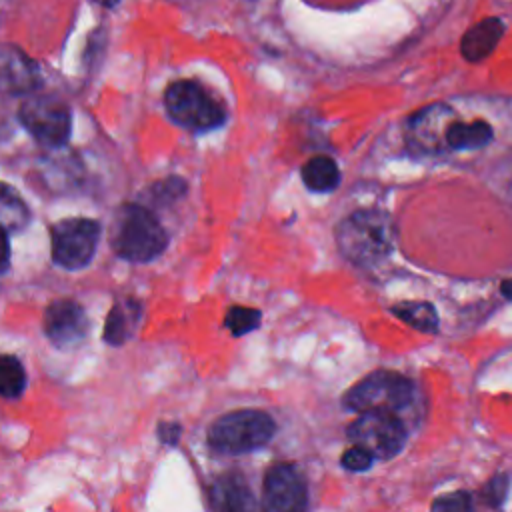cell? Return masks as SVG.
I'll return each mask as SVG.
<instances>
[{"instance_id":"obj_12","label":"cell","mask_w":512,"mask_h":512,"mask_svg":"<svg viewBox=\"0 0 512 512\" xmlns=\"http://www.w3.org/2000/svg\"><path fill=\"white\" fill-rule=\"evenodd\" d=\"M210 504L214 512H256V500L250 486L238 472L222 474L210 488Z\"/></svg>"},{"instance_id":"obj_28","label":"cell","mask_w":512,"mask_h":512,"mask_svg":"<svg viewBox=\"0 0 512 512\" xmlns=\"http://www.w3.org/2000/svg\"><path fill=\"white\" fill-rule=\"evenodd\" d=\"M96 4H100V6H106V8H112V6H116L120 0H94Z\"/></svg>"},{"instance_id":"obj_8","label":"cell","mask_w":512,"mask_h":512,"mask_svg":"<svg viewBox=\"0 0 512 512\" xmlns=\"http://www.w3.org/2000/svg\"><path fill=\"white\" fill-rule=\"evenodd\" d=\"M100 226L90 218H66L52 226V258L68 270L84 268L96 250Z\"/></svg>"},{"instance_id":"obj_25","label":"cell","mask_w":512,"mask_h":512,"mask_svg":"<svg viewBox=\"0 0 512 512\" xmlns=\"http://www.w3.org/2000/svg\"><path fill=\"white\" fill-rule=\"evenodd\" d=\"M10 266V244H8V230L0 226V274H4Z\"/></svg>"},{"instance_id":"obj_14","label":"cell","mask_w":512,"mask_h":512,"mask_svg":"<svg viewBox=\"0 0 512 512\" xmlns=\"http://www.w3.org/2000/svg\"><path fill=\"white\" fill-rule=\"evenodd\" d=\"M492 128L484 120L474 122H452L446 130V146L452 150H472L486 146L492 140Z\"/></svg>"},{"instance_id":"obj_9","label":"cell","mask_w":512,"mask_h":512,"mask_svg":"<svg viewBox=\"0 0 512 512\" xmlns=\"http://www.w3.org/2000/svg\"><path fill=\"white\" fill-rule=\"evenodd\" d=\"M308 502L306 480L290 462L274 464L262 488V512H304Z\"/></svg>"},{"instance_id":"obj_22","label":"cell","mask_w":512,"mask_h":512,"mask_svg":"<svg viewBox=\"0 0 512 512\" xmlns=\"http://www.w3.org/2000/svg\"><path fill=\"white\" fill-rule=\"evenodd\" d=\"M430 512H472V498L464 490L448 492L432 502Z\"/></svg>"},{"instance_id":"obj_4","label":"cell","mask_w":512,"mask_h":512,"mask_svg":"<svg viewBox=\"0 0 512 512\" xmlns=\"http://www.w3.org/2000/svg\"><path fill=\"white\" fill-rule=\"evenodd\" d=\"M276 432L274 420L262 410H236L220 416L208 430L214 450L226 454L250 452L264 446Z\"/></svg>"},{"instance_id":"obj_7","label":"cell","mask_w":512,"mask_h":512,"mask_svg":"<svg viewBox=\"0 0 512 512\" xmlns=\"http://www.w3.org/2000/svg\"><path fill=\"white\" fill-rule=\"evenodd\" d=\"M348 438L364 446L374 458L388 460L396 456L406 440V430L396 412L386 410H372L362 412L350 426Z\"/></svg>"},{"instance_id":"obj_23","label":"cell","mask_w":512,"mask_h":512,"mask_svg":"<svg viewBox=\"0 0 512 512\" xmlns=\"http://www.w3.org/2000/svg\"><path fill=\"white\" fill-rule=\"evenodd\" d=\"M372 460L374 456L364 448V446H358L354 444L352 448H348L344 454H342V466L350 472H362L366 468L372 466Z\"/></svg>"},{"instance_id":"obj_3","label":"cell","mask_w":512,"mask_h":512,"mask_svg":"<svg viewBox=\"0 0 512 512\" xmlns=\"http://www.w3.org/2000/svg\"><path fill=\"white\" fill-rule=\"evenodd\" d=\"M164 108L174 124L192 132L214 130L226 122L224 106L194 80L172 82L164 92Z\"/></svg>"},{"instance_id":"obj_26","label":"cell","mask_w":512,"mask_h":512,"mask_svg":"<svg viewBox=\"0 0 512 512\" xmlns=\"http://www.w3.org/2000/svg\"><path fill=\"white\" fill-rule=\"evenodd\" d=\"M160 438H162V442H166V444H176L178 442V438H180V426L178 424H162L160 426Z\"/></svg>"},{"instance_id":"obj_16","label":"cell","mask_w":512,"mask_h":512,"mask_svg":"<svg viewBox=\"0 0 512 512\" xmlns=\"http://www.w3.org/2000/svg\"><path fill=\"white\" fill-rule=\"evenodd\" d=\"M30 220V210L22 196L6 182H0V226L8 232L22 230Z\"/></svg>"},{"instance_id":"obj_24","label":"cell","mask_w":512,"mask_h":512,"mask_svg":"<svg viewBox=\"0 0 512 512\" xmlns=\"http://www.w3.org/2000/svg\"><path fill=\"white\" fill-rule=\"evenodd\" d=\"M506 494H508V476L506 474L494 476L484 488V500L488 502V506H500L504 502Z\"/></svg>"},{"instance_id":"obj_27","label":"cell","mask_w":512,"mask_h":512,"mask_svg":"<svg viewBox=\"0 0 512 512\" xmlns=\"http://www.w3.org/2000/svg\"><path fill=\"white\" fill-rule=\"evenodd\" d=\"M500 292L512 300V278H506L502 284H500Z\"/></svg>"},{"instance_id":"obj_11","label":"cell","mask_w":512,"mask_h":512,"mask_svg":"<svg viewBox=\"0 0 512 512\" xmlns=\"http://www.w3.org/2000/svg\"><path fill=\"white\" fill-rule=\"evenodd\" d=\"M42 84L38 64L20 48L0 44V92L8 96H28Z\"/></svg>"},{"instance_id":"obj_15","label":"cell","mask_w":512,"mask_h":512,"mask_svg":"<svg viewBox=\"0 0 512 512\" xmlns=\"http://www.w3.org/2000/svg\"><path fill=\"white\" fill-rule=\"evenodd\" d=\"M302 180L312 192H330L340 182V170L328 156H314L302 166Z\"/></svg>"},{"instance_id":"obj_2","label":"cell","mask_w":512,"mask_h":512,"mask_svg":"<svg viewBox=\"0 0 512 512\" xmlns=\"http://www.w3.org/2000/svg\"><path fill=\"white\" fill-rule=\"evenodd\" d=\"M112 248L130 262H148L162 254L168 244L158 218L140 204H124L112 222Z\"/></svg>"},{"instance_id":"obj_21","label":"cell","mask_w":512,"mask_h":512,"mask_svg":"<svg viewBox=\"0 0 512 512\" xmlns=\"http://www.w3.org/2000/svg\"><path fill=\"white\" fill-rule=\"evenodd\" d=\"M260 324V312L256 308H246V306H232L226 314V328L234 336H242L258 328Z\"/></svg>"},{"instance_id":"obj_6","label":"cell","mask_w":512,"mask_h":512,"mask_svg":"<svg viewBox=\"0 0 512 512\" xmlns=\"http://www.w3.org/2000/svg\"><path fill=\"white\" fill-rule=\"evenodd\" d=\"M24 128L44 146H64L72 132V114L56 96H28L18 108Z\"/></svg>"},{"instance_id":"obj_19","label":"cell","mask_w":512,"mask_h":512,"mask_svg":"<svg viewBox=\"0 0 512 512\" xmlns=\"http://www.w3.org/2000/svg\"><path fill=\"white\" fill-rule=\"evenodd\" d=\"M392 312L402 322H406L408 326H412L420 332H436V328H438V314L430 302H416V300L400 302L392 308Z\"/></svg>"},{"instance_id":"obj_1","label":"cell","mask_w":512,"mask_h":512,"mask_svg":"<svg viewBox=\"0 0 512 512\" xmlns=\"http://www.w3.org/2000/svg\"><path fill=\"white\" fill-rule=\"evenodd\" d=\"M396 242V230L390 214L366 208L346 216L336 228L340 252L354 264L368 266L388 256Z\"/></svg>"},{"instance_id":"obj_18","label":"cell","mask_w":512,"mask_h":512,"mask_svg":"<svg viewBox=\"0 0 512 512\" xmlns=\"http://www.w3.org/2000/svg\"><path fill=\"white\" fill-rule=\"evenodd\" d=\"M138 322V304L132 300L120 302L116 304L106 320V328H104V340L118 346L122 344L130 334L132 328Z\"/></svg>"},{"instance_id":"obj_20","label":"cell","mask_w":512,"mask_h":512,"mask_svg":"<svg viewBox=\"0 0 512 512\" xmlns=\"http://www.w3.org/2000/svg\"><path fill=\"white\" fill-rule=\"evenodd\" d=\"M26 386L22 364L14 356H0V396L16 398Z\"/></svg>"},{"instance_id":"obj_17","label":"cell","mask_w":512,"mask_h":512,"mask_svg":"<svg viewBox=\"0 0 512 512\" xmlns=\"http://www.w3.org/2000/svg\"><path fill=\"white\" fill-rule=\"evenodd\" d=\"M452 110L444 108V106H430L426 110H420L414 118H412V132H414V140L418 142L420 148L424 150H436L438 142H440V134L436 130V124L442 122L446 116H450Z\"/></svg>"},{"instance_id":"obj_13","label":"cell","mask_w":512,"mask_h":512,"mask_svg":"<svg viewBox=\"0 0 512 512\" xmlns=\"http://www.w3.org/2000/svg\"><path fill=\"white\" fill-rule=\"evenodd\" d=\"M504 34V24L500 18H486L474 24L462 38L460 50L468 62H480L494 52Z\"/></svg>"},{"instance_id":"obj_10","label":"cell","mask_w":512,"mask_h":512,"mask_svg":"<svg viewBox=\"0 0 512 512\" xmlns=\"http://www.w3.org/2000/svg\"><path fill=\"white\" fill-rule=\"evenodd\" d=\"M44 332L58 348L78 346L88 332L84 308L68 298L52 302L44 312Z\"/></svg>"},{"instance_id":"obj_5","label":"cell","mask_w":512,"mask_h":512,"mask_svg":"<svg viewBox=\"0 0 512 512\" xmlns=\"http://www.w3.org/2000/svg\"><path fill=\"white\" fill-rule=\"evenodd\" d=\"M414 398V384L396 372H372L356 382L342 398L348 410L398 412Z\"/></svg>"}]
</instances>
